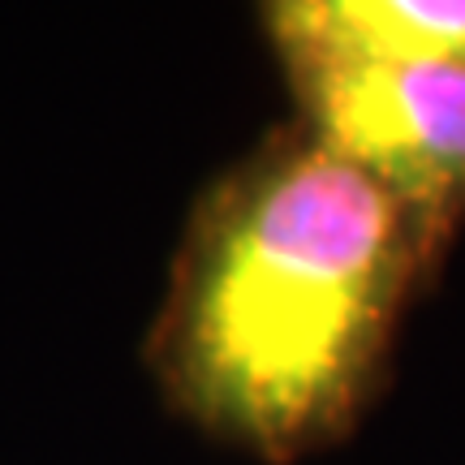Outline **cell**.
Listing matches in <instances>:
<instances>
[{
	"instance_id": "1",
	"label": "cell",
	"mask_w": 465,
	"mask_h": 465,
	"mask_svg": "<svg viewBox=\"0 0 465 465\" xmlns=\"http://www.w3.org/2000/svg\"><path fill=\"white\" fill-rule=\"evenodd\" d=\"M435 263L418 220L293 121L199 194L143 362L194 431L298 465L362 422Z\"/></svg>"
},
{
	"instance_id": "2",
	"label": "cell",
	"mask_w": 465,
	"mask_h": 465,
	"mask_svg": "<svg viewBox=\"0 0 465 465\" xmlns=\"http://www.w3.org/2000/svg\"><path fill=\"white\" fill-rule=\"evenodd\" d=\"M276 61L302 130L375 177L444 259L465 224V69L358 52Z\"/></svg>"
},
{
	"instance_id": "3",
	"label": "cell",
	"mask_w": 465,
	"mask_h": 465,
	"mask_svg": "<svg viewBox=\"0 0 465 465\" xmlns=\"http://www.w3.org/2000/svg\"><path fill=\"white\" fill-rule=\"evenodd\" d=\"M259 22L272 52H358L465 69V0H276Z\"/></svg>"
}]
</instances>
